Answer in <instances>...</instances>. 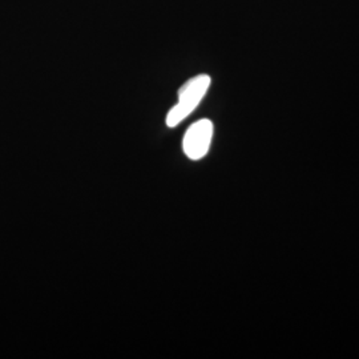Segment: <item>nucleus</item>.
<instances>
[{
  "label": "nucleus",
  "instance_id": "2",
  "mask_svg": "<svg viewBox=\"0 0 359 359\" xmlns=\"http://www.w3.org/2000/svg\"><path fill=\"white\" fill-rule=\"evenodd\" d=\"M213 137V123L208 118L198 120L187 130L182 142L185 154L191 160H201L209 151Z\"/></svg>",
  "mask_w": 359,
  "mask_h": 359
},
{
  "label": "nucleus",
  "instance_id": "1",
  "mask_svg": "<svg viewBox=\"0 0 359 359\" xmlns=\"http://www.w3.org/2000/svg\"><path fill=\"white\" fill-rule=\"evenodd\" d=\"M210 76L209 75H197L188 80L179 90V103L176 104L168 114V127L173 128L192 114L201 103L206 92L210 87Z\"/></svg>",
  "mask_w": 359,
  "mask_h": 359
}]
</instances>
